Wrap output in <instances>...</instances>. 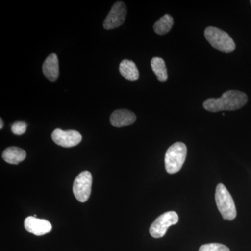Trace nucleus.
Segmentation results:
<instances>
[{
    "label": "nucleus",
    "mask_w": 251,
    "mask_h": 251,
    "mask_svg": "<svg viewBox=\"0 0 251 251\" xmlns=\"http://www.w3.org/2000/svg\"><path fill=\"white\" fill-rule=\"evenodd\" d=\"M248 101L247 94L237 90H229L224 92L218 99H207L203 103V107L207 111L216 112L224 110H236L242 108Z\"/></svg>",
    "instance_id": "obj_1"
},
{
    "label": "nucleus",
    "mask_w": 251,
    "mask_h": 251,
    "mask_svg": "<svg viewBox=\"0 0 251 251\" xmlns=\"http://www.w3.org/2000/svg\"><path fill=\"white\" fill-rule=\"evenodd\" d=\"M187 155V148L184 143L177 142L168 149L165 156V166L169 174L178 173L182 168Z\"/></svg>",
    "instance_id": "obj_2"
},
{
    "label": "nucleus",
    "mask_w": 251,
    "mask_h": 251,
    "mask_svg": "<svg viewBox=\"0 0 251 251\" xmlns=\"http://www.w3.org/2000/svg\"><path fill=\"white\" fill-rule=\"evenodd\" d=\"M204 36L214 49L225 53H229L235 50V43L226 31L219 28L209 27L204 31Z\"/></svg>",
    "instance_id": "obj_3"
},
{
    "label": "nucleus",
    "mask_w": 251,
    "mask_h": 251,
    "mask_svg": "<svg viewBox=\"0 0 251 251\" xmlns=\"http://www.w3.org/2000/svg\"><path fill=\"white\" fill-rule=\"evenodd\" d=\"M216 202L224 219L232 221L237 216L235 204L230 193L223 184H218L216 189Z\"/></svg>",
    "instance_id": "obj_4"
},
{
    "label": "nucleus",
    "mask_w": 251,
    "mask_h": 251,
    "mask_svg": "<svg viewBox=\"0 0 251 251\" xmlns=\"http://www.w3.org/2000/svg\"><path fill=\"white\" fill-rule=\"evenodd\" d=\"M92 175L90 172L80 173L74 181L73 191L75 198L80 202L88 201L92 192Z\"/></svg>",
    "instance_id": "obj_5"
},
{
    "label": "nucleus",
    "mask_w": 251,
    "mask_h": 251,
    "mask_svg": "<svg viewBox=\"0 0 251 251\" xmlns=\"http://www.w3.org/2000/svg\"><path fill=\"white\" fill-rule=\"evenodd\" d=\"M179 216L175 211H168L158 218L151 225L150 233L153 238H161L173 225L177 224Z\"/></svg>",
    "instance_id": "obj_6"
},
{
    "label": "nucleus",
    "mask_w": 251,
    "mask_h": 251,
    "mask_svg": "<svg viewBox=\"0 0 251 251\" xmlns=\"http://www.w3.org/2000/svg\"><path fill=\"white\" fill-rule=\"evenodd\" d=\"M126 6L123 1H117L112 6L103 22V27L105 29H115L120 27L125 22L126 17Z\"/></svg>",
    "instance_id": "obj_7"
},
{
    "label": "nucleus",
    "mask_w": 251,
    "mask_h": 251,
    "mask_svg": "<svg viewBox=\"0 0 251 251\" xmlns=\"http://www.w3.org/2000/svg\"><path fill=\"white\" fill-rule=\"evenodd\" d=\"M52 139L54 143L63 147L70 148L76 146L82 141V135L77 130H63L57 128L52 132Z\"/></svg>",
    "instance_id": "obj_8"
},
{
    "label": "nucleus",
    "mask_w": 251,
    "mask_h": 251,
    "mask_svg": "<svg viewBox=\"0 0 251 251\" xmlns=\"http://www.w3.org/2000/svg\"><path fill=\"white\" fill-rule=\"evenodd\" d=\"M25 228L29 233L36 236L44 235L52 230V224L47 220L39 219L34 216H29L25 220Z\"/></svg>",
    "instance_id": "obj_9"
},
{
    "label": "nucleus",
    "mask_w": 251,
    "mask_h": 251,
    "mask_svg": "<svg viewBox=\"0 0 251 251\" xmlns=\"http://www.w3.org/2000/svg\"><path fill=\"white\" fill-rule=\"evenodd\" d=\"M136 116L133 112L126 109H120L112 112L110 116V123L117 128L126 126L134 123Z\"/></svg>",
    "instance_id": "obj_10"
},
{
    "label": "nucleus",
    "mask_w": 251,
    "mask_h": 251,
    "mask_svg": "<svg viewBox=\"0 0 251 251\" xmlns=\"http://www.w3.org/2000/svg\"><path fill=\"white\" fill-rule=\"evenodd\" d=\"M43 72L48 80L55 82L59 75V61L57 54H50L43 65Z\"/></svg>",
    "instance_id": "obj_11"
},
{
    "label": "nucleus",
    "mask_w": 251,
    "mask_h": 251,
    "mask_svg": "<svg viewBox=\"0 0 251 251\" xmlns=\"http://www.w3.org/2000/svg\"><path fill=\"white\" fill-rule=\"evenodd\" d=\"M27 156V153L23 149L17 147H11L6 148L3 151L2 158L6 163L9 164L17 165L24 161Z\"/></svg>",
    "instance_id": "obj_12"
},
{
    "label": "nucleus",
    "mask_w": 251,
    "mask_h": 251,
    "mask_svg": "<svg viewBox=\"0 0 251 251\" xmlns=\"http://www.w3.org/2000/svg\"><path fill=\"white\" fill-rule=\"evenodd\" d=\"M120 72L122 76L129 81H136L139 78V72L133 61H122L120 64Z\"/></svg>",
    "instance_id": "obj_13"
},
{
    "label": "nucleus",
    "mask_w": 251,
    "mask_h": 251,
    "mask_svg": "<svg viewBox=\"0 0 251 251\" xmlns=\"http://www.w3.org/2000/svg\"><path fill=\"white\" fill-rule=\"evenodd\" d=\"M174 20L169 14H166L153 25V30L158 35H164L171 30Z\"/></svg>",
    "instance_id": "obj_14"
},
{
    "label": "nucleus",
    "mask_w": 251,
    "mask_h": 251,
    "mask_svg": "<svg viewBox=\"0 0 251 251\" xmlns=\"http://www.w3.org/2000/svg\"><path fill=\"white\" fill-rule=\"evenodd\" d=\"M151 67L160 82H166L168 80L166 63L163 59L161 57H153L151 61Z\"/></svg>",
    "instance_id": "obj_15"
},
{
    "label": "nucleus",
    "mask_w": 251,
    "mask_h": 251,
    "mask_svg": "<svg viewBox=\"0 0 251 251\" xmlns=\"http://www.w3.org/2000/svg\"><path fill=\"white\" fill-rule=\"evenodd\" d=\"M199 251H230L228 248L224 244L218 243H211V244H204L201 246Z\"/></svg>",
    "instance_id": "obj_16"
},
{
    "label": "nucleus",
    "mask_w": 251,
    "mask_h": 251,
    "mask_svg": "<svg viewBox=\"0 0 251 251\" xmlns=\"http://www.w3.org/2000/svg\"><path fill=\"white\" fill-rule=\"evenodd\" d=\"M27 123L24 122H16L13 124L11 126V131L14 133L15 135H21L24 134L27 130Z\"/></svg>",
    "instance_id": "obj_17"
},
{
    "label": "nucleus",
    "mask_w": 251,
    "mask_h": 251,
    "mask_svg": "<svg viewBox=\"0 0 251 251\" xmlns=\"http://www.w3.org/2000/svg\"><path fill=\"white\" fill-rule=\"evenodd\" d=\"M0 123H1V125H0V128L2 129L3 126H4V122H3L2 119H0Z\"/></svg>",
    "instance_id": "obj_18"
},
{
    "label": "nucleus",
    "mask_w": 251,
    "mask_h": 251,
    "mask_svg": "<svg viewBox=\"0 0 251 251\" xmlns=\"http://www.w3.org/2000/svg\"></svg>",
    "instance_id": "obj_19"
}]
</instances>
